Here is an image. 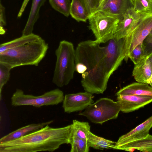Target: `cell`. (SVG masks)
Here are the masks:
<instances>
[{"mask_svg": "<svg viewBox=\"0 0 152 152\" xmlns=\"http://www.w3.org/2000/svg\"><path fill=\"white\" fill-rule=\"evenodd\" d=\"M108 42L101 46L96 40L82 41L75 49V71L81 74L85 91L103 94L111 75L124 59V38L114 37Z\"/></svg>", "mask_w": 152, "mask_h": 152, "instance_id": "cell-1", "label": "cell"}, {"mask_svg": "<svg viewBox=\"0 0 152 152\" xmlns=\"http://www.w3.org/2000/svg\"><path fill=\"white\" fill-rule=\"evenodd\" d=\"M71 125L52 128L48 125L14 140L0 143V152H53L70 144Z\"/></svg>", "mask_w": 152, "mask_h": 152, "instance_id": "cell-2", "label": "cell"}, {"mask_svg": "<svg viewBox=\"0 0 152 152\" xmlns=\"http://www.w3.org/2000/svg\"><path fill=\"white\" fill-rule=\"evenodd\" d=\"M48 44L41 37L36 41L0 53V62L11 69L20 66H37L45 56Z\"/></svg>", "mask_w": 152, "mask_h": 152, "instance_id": "cell-3", "label": "cell"}, {"mask_svg": "<svg viewBox=\"0 0 152 152\" xmlns=\"http://www.w3.org/2000/svg\"><path fill=\"white\" fill-rule=\"evenodd\" d=\"M55 54L56 61L52 82L61 87L67 85L73 77L75 71V49L71 42L63 40L60 42Z\"/></svg>", "mask_w": 152, "mask_h": 152, "instance_id": "cell-4", "label": "cell"}, {"mask_svg": "<svg viewBox=\"0 0 152 152\" xmlns=\"http://www.w3.org/2000/svg\"><path fill=\"white\" fill-rule=\"evenodd\" d=\"M121 109L118 101L101 98L89 105L79 115L86 117L92 123L102 124L109 120L116 118Z\"/></svg>", "mask_w": 152, "mask_h": 152, "instance_id": "cell-5", "label": "cell"}, {"mask_svg": "<svg viewBox=\"0 0 152 152\" xmlns=\"http://www.w3.org/2000/svg\"><path fill=\"white\" fill-rule=\"evenodd\" d=\"M89 28L94 34L95 40L105 43L114 37L119 19L115 16L101 10L91 15L88 18Z\"/></svg>", "mask_w": 152, "mask_h": 152, "instance_id": "cell-6", "label": "cell"}, {"mask_svg": "<svg viewBox=\"0 0 152 152\" xmlns=\"http://www.w3.org/2000/svg\"><path fill=\"white\" fill-rule=\"evenodd\" d=\"M63 92L56 88L39 96L25 94L21 89H17L11 98V104L13 106H32L37 107L44 106L56 105L63 102Z\"/></svg>", "mask_w": 152, "mask_h": 152, "instance_id": "cell-7", "label": "cell"}, {"mask_svg": "<svg viewBox=\"0 0 152 152\" xmlns=\"http://www.w3.org/2000/svg\"><path fill=\"white\" fill-rule=\"evenodd\" d=\"M152 29V12L144 17L137 26L124 38L123 52L124 60L127 61L129 56L138 45L142 43Z\"/></svg>", "mask_w": 152, "mask_h": 152, "instance_id": "cell-8", "label": "cell"}, {"mask_svg": "<svg viewBox=\"0 0 152 152\" xmlns=\"http://www.w3.org/2000/svg\"><path fill=\"white\" fill-rule=\"evenodd\" d=\"M93 94L86 91L68 94L64 96L62 107L64 112L82 111L94 103Z\"/></svg>", "mask_w": 152, "mask_h": 152, "instance_id": "cell-9", "label": "cell"}, {"mask_svg": "<svg viewBox=\"0 0 152 152\" xmlns=\"http://www.w3.org/2000/svg\"><path fill=\"white\" fill-rule=\"evenodd\" d=\"M150 12H138L134 9L131 10L123 19L119 21L114 37L118 39L125 37L132 31L142 19Z\"/></svg>", "mask_w": 152, "mask_h": 152, "instance_id": "cell-10", "label": "cell"}, {"mask_svg": "<svg viewBox=\"0 0 152 152\" xmlns=\"http://www.w3.org/2000/svg\"><path fill=\"white\" fill-rule=\"evenodd\" d=\"M134 0H104L99 10L121 20L134 9Z\"/></svg>", "mask_w": 152, "mask_h": 152, "instance_id": "cell-11", "label": "cell"}, {"mask_svg": "<svg viewBox=\"0 0 152 152\" xmlns=\"http://www.w3.org/2000/svg\"><path fill=\"white\" fill-rule=\"evenodd\" d=\"M117 99L121 106V111L131 112L143 107L152 102V96L133 95H120Z\"/></svg>", "mask_w": 152, "mask_h": 152, "instance_id": "cell-12", "label": "cell"}, {"mask_svg": "<svg viewBox=\"0 0 152 152\" xmlns=\"http://www.w3.org/2000/svg\"><path fill=\"white\" fill-rule=\"evenodd\" d=\"M152 127V115L129 132L121 136L116 142V146L120 147L145 138L149 134V131Z\"/></svg>", "mask_w": 152, "mask_h": 152, "instance_id": "cell-13", "label": "cell"}, {"mask_svg": "<svg viewBox=\"0 0 152 152\" xmlns=\"http://www.w3.org/2000/svg\"><path fill=\"white\" fill-rule=\"evenodd\" d=\"M152 74V64L147 56L134 64L132 75L137 82L147 83Z\"/></svg>", "mask_w": 152, "mask_h": 152, "instance_id": "cell-14", "label": "cell"}, {"mask_svg": "<svg viewBox=\"0 0 152 152\" xmlns=\"http://www.w3.org/2000/svg\"><path fill=\"white\" fill-rule=\"evenodd\" d=\"M53 121L51 120L42 123L32 124L22 127L1 137L0 139V143L19 138L47 125H49Z\"/></svg>", "mask_w": 152, "mask_h": 152, "instance_id": "cell-15", "label": "cell"}, {"mask_svg": "<svg viewBox=\"0 0 152 152\" xmlns=\"http://www.w3.org/2000/svg\"><path fill=\"white\" fill-rule=\"evenodd\" d=\"M152 96V87L148 84L134 82L121 89L115 94Z\"/></svg>", "mask_w": 152, "mask_h": 152, "instance_id": "cell-16", "label": "cell"}, {"mask_svg": "<svg viewBox=\"0 0 152 152\" xmlns=\"http://www.w3.org/2000/svg\"><path fill=\"white\" fill-rule=\"evenodd\" d=\"M46 0H32L31 7L29 17L23 30L22 35L33 33L34 25L39 17V10Z\"/></svg>", "mask_w": 152, "mask_h": 152, "instance_id": "cell-17", "label": "cell"}, {"mask_svg": "<svg viewBox=\"0 0 152 152\" xmlns=\"http://www.w3.org/2000/svg\"><path fill=\"white\" fill-rule=\"evenodd\" d=\"M133 149L144 152H152V135L149 134L144 139L118 147V150L129 151H134Z\"/></svg>", "mask_w": 152, "mask_h": 152, "instance_id": "cell-18", "label": "cell"}, {"mask_svg": "<svg viewBox=\"0 0 152 152\" xmlns=\"http://www.w3.org/2000/svg\"><path fill=\"white\" fill-rule=\"evenodd\" d=\"M87 141L89 148L102 150L104 149L118 150V147L115 145L116 142L98 136L90 131Z\"/></svg>", "mask_w": 152, "mask_h": 152, "instance_id": "cell-19", "label": "cell"}, {"mask_svg": "<svg viewBox=\"0 0 152 152\" xmlns=\"http://www.w3.org/2000/svg\"><path fill=\"white\" fill-rule=\"evenodd\" d=\"M40 37L39 36L33 33L27 35H22L20 37L1 44L0 53L8 49L19 47L36 41Z\"/></svg>", "mask_w": 152, "mask_h": 152, "instance_id": "cell-20", "label": "cell"}, {"mask_svg": "<svg viewBox=\"0 0 152 152\" xmlns=\"http://www.w3.org/2000/svg\"><path fill=\"white\" fill-rule=\"evenodd\" d=\"M71 125V139L72 138L76 137L88 140L91 128L88 123L75 120Z\"/></svg>", "mask_w": 152, "mask_h": 152, "instance_id": "cell-21", "label": "cell"}, {"mask_svg": "<svg viewBox=\"0 0 152 152\" xmlns=\"http://www.w3.org/2000/svg\"><path fill=\"white\" fill-rule=\"evenodd\" d=\"M69 13L72 17L78 22H86L89 17L86 9L79 0H72Z\"/></svg>", "mask_w": 152, "mask_h": 152, "instance_id": "cell-22", "label": "cell"}, {"mask_svg": "<svg viewBox=\"0 0 152 152\" xmlns=\"http://www.w3.org/2000/svg\"><path fill=\"white\" fill-rule=\"evenodd\" d=\"M52 7L56 11L67 17L70 15L71 5L69 0H49Z\"/></svg>", "mask_w": 152, "mask_h": 152, "instance_id": "cell-23", "label": "cell"}, {"mask_svg": "<svg viewBox=\"0 0 152 152\" xmlns=\"http://www.w3.org/2000/svg\"><path fill=\"white\" fill-rule=\"evenodd\" d=\"M70 152H88L89 147L87 140L74 137L71 138Z\"/></svg>", "mask_w": 152, "mask_h": 152, "instance_id": "cell-24", "label": "cell"}, {"mask_svg": "<svg viewBox=\"0 0 152 152\" xmlns=\"http://www.w3.org/2000/svg\"><path fill=\"white\" fill-rule=\"evenodd\" d=\"M11 68L8 65L0 62V98L1 99L2 89L9 80Z\"/></svg>", "mask_w": 152, "mask_h": 152, "instance_id": "cell-25", "label": "cell"}, {"mask_svg": "<svg viewBox=\"0 0 152 152\" xmlns=\"http://www.w3.org/2000/svg\"><path fill=\"white\" fill-rule=\"evenodd\" d=\"M84 7L89 17L98 11L104 0H79Z\"/></svg>", "mask_w": 152, "mask_h": 152, "instance_id": "cell-26", "label": "cell"}, {"mask_svg": "<svg viewBox=\"0 0 152 152\" xmlns=\"http://www.w3.org/2000/svg\"><path fill=\"white\" fill-rule=\"evenodd\" d=\"M145 57L144 47L142 43L134 48L129 55V58H130L135 64L139 63Z\"/></svg>", "mask_w": 152, "mask_h": 152, "instance_id": "cell-27", "label": "cell"}, {"mask_svg": "<svg viewBox=\"0 0 152 152\" xmlns=\"http://www.w3.org/2000/svg\"><path fill=\"white\" fill-rule=\"evenodd\" d=\"M134 9L137 12H152V0H134Z\"/></svg>", "mask_w": 152, "mask_h": 152, "instance_id": "cell-28", "label": "cell"}, {"mask_svg": "<svg viewBox=\"0 0 152 152\" xmlns=\"http://www.w3.org/2000/svg\"><path fill=\"white\" fill-rule=\"evenodd\" d=\"M144 47L145 56L148 57L152 54V37L148 35L143 42Z\"/></svg>", "mask_w": 152, "mask_h": 152, "instance_id": "cell-29", "label": "cell"}, {"mask_svg": "<svg viewBox=\"0 0 152 152\" xmlns=\"http://www.w3.org/2000/svg\"><path fill=\"white\" fill-rule=\"evenodd\" d=\"M0 4V33L1 35L4 34L5 31L4 28V26L6 25V20L5 8L2 5L1 2Z\"/></svg>", "mask_w": 152, "mask_h": 152, "instance_id": "cell-30", "label": "cell"}, {"mask_svg": "<svg viewBox=\"0 0 152 152\" xmlns=\"http://www.w3.org/2000/svg\"><path fill=\"white\" fill-rule=\"evenodd\" d=\"M30 0H24L18 15V17H20L23 12L26 6Z\"/></svg>", "mask_w": 152, "mask_h": 152, "instance_id": "cell-31", "label": "cell"}, {"mask_svg": "<svg viewBox=\"0 0 152 152\" xmlns=\"http://www.w3.org/2000/svg\"><path fill=\"white\" fill-rule=\"evenodd\" d=\"M147 84L150 85L152 87V74L150 78L148 81Z\"/></svg>", "mask_w": 152, "mask_h": 152, "instance_id": "cell-32", "label": "cell"}, {"mask_svg": "<svg viewBox=\"0 0 152 152\" xmlns=\"http://www.w3.org/2000/svg\"><path fill=\"white\" fill-rule=\"evenodd\" d=\"M148 57L149 60L150 61L152 64V54L149 56Z\"/></svg>", "mask_w": 152, "mask_h": 152, "instance_id": "cell-33", "label": "cell"}, {"mask_svg": "<svg viewBox=\"0 0 152 152\" xmlns=\"http://www.w3.org/2000/svg\"><path fill=\"white\" fill-rule=\"evenodd\" d=\"M149 35L152 37V29H151Z\"/></svg>", "mask_w": 152, "mask_h": 152, "instance_id": "cell-34", "label": "cell"}]
</instances>
